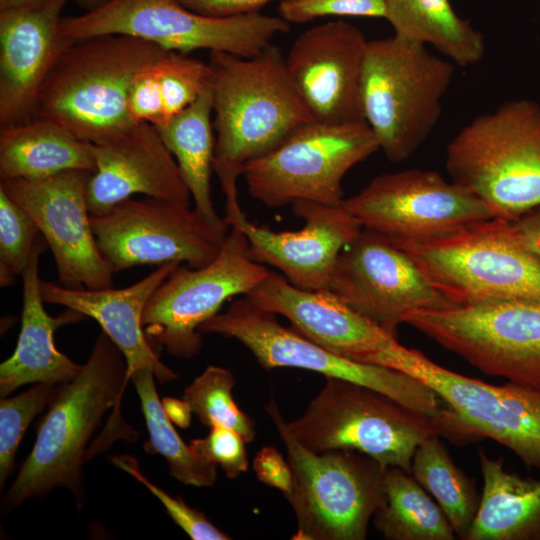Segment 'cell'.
Listing matches in <instances>:
<instances>
[{
    "label": "cell",
    "mask_w": 540,
    "mask_h": 540,
    "mask_svg": "<svg viewBox=\"0 0 540 540\" xmlns=\"http://www.w3.org/2000/svg\"><path fill=\"white\" fill-rule=\"evenodd\" d=\"M208 63L168 51L136 77L131 98L137 111L155 127L167 124L209 87Z\"/></svg>",
    "instance_id": "cell-30"
},
{
    "label": "cell",
    "mask_w": 540,
    "mask_h": 540,
    "mask_svg": "<svg viewBox=\"0 0 540 540\" xmlns=\"http://www.w3.org/2000/svg\"><path fill=\"white\" fill-rule=\"evenodd\" d=\"M92 173L72 169L43 178L0 182V189L37 225L52 251L59 284L70 289L113 287V273L99 251L88 209Z\"/></svg>",
    "instance_id": "cell-17"
},
{
    "label": "cell",
    "mask_w": 540,
    "mask_h": 540,
    "mask_svg": "<svg viewBox=\"0 0 540 540\" xmlns=\"http://www.w3.org/2000/svg\"><path fill=\"white\" fill-rule=\"evenodd\" d=\"M328 291L394 337L409 313L453 306L403 250L366 228L340 253Z\"/></svg>",
    "instance_id": "cell-18"
},
{
    "label": "cell",
    "mask_w": 540,
    "mask_h": 540,
    "mask_svg": "<svg viewBox=\"0 0 540 540\" xmlns=\"http://www.w3.org/2000/svg\"><path fill=\"white\" fill-rule=\"evenodd\" d=\"M112 463L143 484L164 506L173 521L193 540H228L231 537L219 530L200 511L188 506L181 497H172L150 482L141 472L136 458L120 455L111 458Z\"/></svg>",
    "instance_id": "cell-37"
},
{
    "label": "cell",
    "mask_w": 540,
    "mask_h": 540,
    "mask_svg": "<svg viewBox=\"0 0 540 540\" xmlns=\"http://www.w3.org/2000/svg\"><path fill=\"white\" fill-rule=\"evenodd\" d=\"M380 361L423 382L446 403L436 417L441 436L462 444L489 438L511 450L527 468L540 469V390L469 378L399 342Z\"/></svg>",
    "instance_id": "cell-7"
},
{
    "label": "cell",
    "mask_w": 540,
    "mask_h": 540,
    "mask_svg": "<svg viewBox=\"0 0 540 540\" xmlns=\"http://www.w3.org/2000/svg\"><path fill=\"white\" fill-rule=\"evenodd\" d=\"M154 378L150 369L136 370L130 376L149 433L145 450L162 455L170 475L181 483L196 487L213 486L217 480V465L200 456L178 435L159 399Z\"/></svg>",
    "instance_id": "cell-33"
},
{
    "label": "cell",
    "mask_w": 540,
    "mask_h": 540,
    "mask_svg": "<svg viewBox=\"0 0 540 540\" xmlns=\"http://www.w3.org/2000/svg\"><path fill=\"white\" fill-rule=\"evenodd\" d=\"M167 52L122 34L71 42L41 88L34 117L52 120L90 143L114 137L136 123L128 111L134 79Z\"/></svg>",
    "instance_id": "cell-3"
},
{
    "label": "cell",
    "mask_w": 540,
    "mask_h": 540,
    "mask_svg": "<svg viewBox=\"0 0 540 540\" xmlns=\"http://www.w3.org/2000/svg\"><path fill=\"white\" fill-rule=\"evenodd\" d=\"M91 145L96 170L87 187L90 215H100L136 194L191 206L177 162L152 124L136 122Z\"/></svg>",
    "instance_id": "cell-21"
},
{
    "label": "cell",
    "mask_w": 540,
    "mask_h": 540,
    "mask_svg": "<svg viewBox=\"0 0 540 540\" xmlns=\"http://www.w3.org/2000/svg\"><path fill=\"white\" fill-rule=\"evenodd\" d=\"M404 323L485 374L540 390V300L416 310Z\"/></svg>",
    "instance_id": "cell-12"
},
{
    "label": "cell",
    "mask_w": 540,
    "mask_h": 540,
    "mask_svg": "<svg viewBox=\"0 0 540 540\" xmlns=\"http://www.w3.org/2000/svg\"><path fill=\"white\" fill-rule=\"evenodd\" d=\"M60 384L36 383L14 397L0 401V487L14 468L18 446L32 422L56 397Z\"/></svg>",
    "instance_id": "cell-35"
},
{
    "label": "cell",
    "mask_w": 540,
    "mask_h": 540,
    "mask_svg": "<svg viewBox=\"0 0 540 540\" xmlns=\"http://www.w3.org/2000/svg\"><path fill=\"white\" fill-rule=\"evenodd\" d=\"M325 384L306 410L286 425L296 440L313 452L351 450L384 467L408 472L417 447L441 436L436 417L395 401L369 387L325 377Z\"/></svg>",
    "instance_id": "cell-8"
},
{
    "label": "cell",
    "mask_w": 540,
    "mask_h": 540,
    "mask_svg": "<svg viewBox=\"0 0 540 540\" xmlns=\"http://www.w3.org/2000/svg\"><path fill=\"white\" fill-rule=\"evenodd\" d=\"M170 420L181 427L190 425L191 410L189 405L182 399L166 398L162 402Z\"/></svg>",
    "instance_id": "cell-43"
},
{
    "label": "cell",
    "mask_w": 540,
    "mask_h": 540,
    "mask_svg": "<svg viewBox=\"0 0 540 540\" xmlns=\"http://www.w3.org/2000/svg\"><path fill=\"white\" fill-rule=\"evenodd\" d=\"M287 450L292 483L284 494L296 519L297 540H364L384 502L383 465L351 450L313 452L286 425L274 398L265 406Z\"/></svg>",
    "instance_id": "cell-6"
},
{
    "label": "cell",
    "mask_w": 540,
    "mask_h": 540,
    "mask_svg": "<svg viewBox=\"0 0 540 540\" xmlns=\"http://www.w3.org/2000/svg\"><path fill=\"white\" fill-rule=\"evenodd\" d=\"M445 167L494 218L513 221L539 208L540 104L509 100L476 116L448 143Z\"/></svg>",
    "instance_id": "cell-4"
},
{
    "label": "cell",
    "mask_w": 540,
    "mask_h": 540,
    "mask_svg": "<svg viewBox=\"0 0 540 540\" xmlns=\"http://www.w3.org/2000/svg\"><path fill=\"white\" fill-rule=\"evenodd\" d=\"M45 243L44 238L37 239L29 263L22 273L21 330L13 354L0 365L1 398L25 384L68 382L77 375L82 366L55 347L54 332L59 327L78 322L86 316L68 308L55 317L46 312L38 270Z\"/></svg>",
    "instance_id": "cell-25"
},
{
    "label": "cell",
    "mask_w": 540,
    "mask_h": 540,
    "mask_svg": "<svg viewBox=\"0 0 540 540\" xmlns=\"http://www.w3.org/2000/svg\"><path fill=\"white\" fill-rule=\"evenodd\" d=\"M392 243L452 305L540 300V258L508 236L503 219L479 221L438 237Z\"/></svg>",
    "instance_id": "cell-10"
},
{
    "label": "cell",
    "mask_w": 540,
    "mask_h": 540,
    "mask_svg": "<svg viewBox=\"0 0 540 540\" xmlns=\"http://www.w3.org/2000/svg\"><path fill=\"white\" fill-rule=\"evenodd\" d=\"M215 136L213 172L225 195V219L242 212L237 181L244 166L314 121L288 73L279 46L253 57L210 51Z\"/></svg>",
    "instance_id": "cell-1"
},
{
    "label": "cell",
    "mask_w": 540,
    "mask_h": 540,
    "mask_svg": "<svg viewBox=\"0 0 540 540\" xmlns=\"http://www.w3.org/2000/svg\"><path fill=\"white\" fill-rule=\"evenodd\" d=\"M79 7L85 9L86 11L93 10L101 5H103L108 0H73Z\"/></svg>",
    "instance_id": "cell-45"
},
{
    "label": "cell",
    "mask_w": 540,
    "mask_h": 540,
    "mask_svg": "<svg viewBox=\"0 0 540 540\" xmlns=\"http://www.w3.org/2000/svg\"><path fill=\"white\" fill-rule=\"evenodd\" d=\"M269 273L249 257L243 232L231 226L214 260L199 268L179 264L154 291L142 315L151 346L194 358L202 349L199 327L233 296H247Z\"/></svg>",
    "instance_id": "cell-14"
},
{
    "label": "cell",
    "mask_w": 540,
    "mask_h": 540,
    "mask_svg": "<svg viewBox=\"0 0 540 540\" xmlns=\"http://www.w3.org/2000/svg\"><path fill=\"white\" fill-rule=\"evenodd\" d=\"M67 2L0 11V127L34 117L41 88L69 44L59 33Z\"/></svg>",
    "instance_id": "cell-23"
},
{
    "label": "cell",
    "mask_w": 540,
    "mask_h": 540,
    "mask_svg": "<svg viewBox=\"0 0 540 540\" xmlns=\"http://www.w3.org/2000/svg\"><path fill=\"white\" fill-rule=\"evenodd\" d=\"M455 64L399 36L368 41L362 74L364 121L393 163L409 159L436 127Z\"/></svg>",
    "instance_id": "cell-5"
},
{
    "label": "cell",
    "mask_w": 540,
    "mask_h": 540,
    "mask_svg": "<svg viewBox=\"0 0 540 540\" xmlns=\"http://www.w3.org/2000/svg\"><path fill=\"white\" fill-rule=\"evenodd\" d=\"M342 205L391 242L446 235L494 218L480 198L439 172L406 169L373 178Z\"/></svg>",
    "instance_id": "cell-15"
},
{
    "label": "cell",
    "mask_w": 540,
    "mask_h": 540,
    "mask_svg": "<svg viewBox=\"0 0 540 540\" xmlns=\"http://www.w3.org/2000/svg\"><path fill=\"white\" fill-rule=\"evenodd\" d=\"M48 1L50 0H0V11L36 7Z\"/></svg>",
    "instance_id": "cell-44"
},
{
    "label": "cell",
    "mask_w": 540,
    "mask_h": 540,
    "mask_svg": "<svg viewBox=\"0 0 540 540\" xmlns=\"http://www.w3.org/2000/svg\"><path fill=\"white\" fill-rule=\"evenodd\" d=\"M385 19L394 35L431 45L460 67L478 64L485 41L471 22L460 17L449 0H383Z\"/></svg>",
    "instance_id": "cell-29"
},
{
    "label": "cell",
    "mask_w": 540,
    "mask_h": 540,
    "mask_svg": "<svg viewBox=\"0 0 540 540\" xmlns=\"http://www.w3.org/2000/svg\"><path fill=\"white\" fill-rule=\"evenodd\" d=\"M211 116L212 99L208 87L192 105L156 129L177 162L194 210L208 226L226 236L230 226L217 214L211 196L215 150Z\"/></svg>",
    "instance_id": "cell-28"
},
{
    "label": "cell",
    "mask_w": 540,
    "mask_h": 540,
    "mask_svg": "<svg viewBox=\"0 0 540 540\" xmlns=\"http://www.w3.org/2000/svg\"><path fill=\"white\" fill-rule=\"evenodd\" d=\"M290 31L280 16L260 12L210 17L196 13L177 0H108L79 16H65L59 25L67 43L107 34H122L154 43L165 50L188 55L208 49L253 57Z\"/></svg>",
    "instance_id": "cell-9"
},
{
    "label": "cell",
    "mask_w": 540,
    "mask_h": 540,
    "mask_svg": "<svg viewBox=\"0 0 540 540\" xmlns=\"http://www.w3.org/2000/svg\"><path fill=\"white\" fill-rule=\"evenodd\" d=\"M130 380L127 361L102 330L80 371L60 384L37 427L34 446L1 502L7 512L32 498L66 488L80 505L87 445L110 409L119 410Z\"/></svg>",
    "instance_id": "cell-2"
},
{
    "label": "cell",
    "mask_w": 540,
    "mask_h": 540,
    "mask_svg": "<svg viewBox=\"0 0 540 540\" xmlns=\"http://www.w3.org/2000/svg\"><path fill=\"white\" fill-rule=\"evenodd\" d=\"M246 443L235 430L214 426L206 437L193 439L189 445L200 456L219 465L228 478L235 479L248 470Z\"/></svg>",
    "instance_id": "cell-39"
},
{
    "label": "cell",
    "mask_w": 540,
    "mask_h": 540,
    "mask_svg": "<svg viewBox=\"0 0 540 540\" xmlns=\"http://www.w3.org/2000/svg\"><path fill=\"white\" fill-rule=\"evenodd\" d=\"M234 385L230 370L210 365L185 388L182 399L203 425L233 429L247 443L252 442L256 434L255 422L235 402Z\"/></svg>",
    "instance_id": "cell-34"
},
{
    "label": "cell",
    "mask_w": 540,
    "mask_h": 540,
    "mask_svg": "<svg viewBox=\"0 0 540 540\" xmlns=\"http://www.w3.org/2000/svg\"><path fill=\"white\" fill-rule=\"evenodd\" d=\"M292 211L305 223L298 231L275 232L256 226L243 211L229 225L243 232L253 261L277 268L297 288L328 290L340 253L363 227L343 205L296 201Z\"/></svg>",
    "instance_id": "cell-20"
},
{
    "label": "cell",
    "mask_w": 540,
    "mask_h": 540,
    "mask_svg": "<svg viewBox=\"0 0 540 540\" xmlns=\"http://www.w3.org/2000/svg\"><path fill=\"white\" fill-rule=\"evenodd\" d=\"M483 490L464 540H540V480L505 469L478 451Z\"/></svg>",
    "instance_id": "cell-26"
},
{
    "label": "cell",
    "mask_w": 540,
    "mask_h": 540,
    "mask_svg": "<svg viewBox=\"0 0 540 540\" xmlns=\"http://www.w3.org/2000/svg\"><path fill=\"white\" fill-rule=\"evenodd\" d=\"M95 172L90 142L56 122L34 117L0 127V180L43 178L65 170Z\"/></svg>",
    "instance_id": "cell-27"
},
{
    "label": "cell",
    "mask_w": 540,
    "mask_h": 540,
    "mask_svg": "<svg viewBox=\"0 0 540 540\" xmlns=\"http://www.w3.org/2000/svg\"><path fill=\"white\" fill-rule=\"evenodd\" d=\"M278 10L289 23H306L325 16L385 18L383 0H281Z\"/></svg>",
    "instance_id": "cell-38"
},
{
    "label": "cell",
    "mask_w": 540,
    "mask_h": 540,
    "mask_svg": "<svg viewBox=\"0 0 540 540\" xmlns=\"http://www.w3.org/2000/svg\"><path fill=\"white\" fill-rule=\"evenodd\" d=\"M246 297L259 308L287 318L313 342L354 361L378 365L398 342L330 291L297 288L280 273L270 271Z\"/></svg>",
    "instance_id": "cell-22"
},
{
    "label": "cell",
    "mask_w": 540,
    "mask_h": 540,
    "mask_svg": "<svg viewBox=\"0 0 540 540\" xmlns=\"http://www.w3.org/2000/svg\"><path fill=\"white\" fill-rule=\"evenodd\" d=\"M186 8L210 17H233L259 12L273 0H177Z\"/></svg>",
    "instance_id": "cell-41"
},
{
    "label": "cell",
    "mask_w": 540,
    "mask_h": 540,
    "mask_svg": "<svg viewBox=\"0 0 540 540\" xmlns=\"http://www.w3.org/2000/svg\"><path fill=\"white\" fill-rule=\"evenodd\" d=\"M368 40L356 26L330 21L301 33L285 62L302 101L315 121L365 122L362 74Z\"/></svg>",
    "instance_id": "cell-19"
},
{
    "label": "cell",
    "mask_w": 540,
    "mask_h": 540,
    "mask_svg": "<svg viewBox=\"0 0 540 540\" xmlns=\"http://www.w3.org/2000/svg\"><path fill=\"white\" fill-rule=\"evenodd\" d=\"M504 228L514 242L540 258V207L516 220H504Z\"/></svg>",
    "instance_id": "cell-42"
},
{
    "label": "cell",
    "mask_w": 540,
    "mask_h": 540,
    "mask_svg": "<svg viewBox=\"0 0 540 540\" xmlns=\"http://www.w3.org/2000/svg\"><path fill=\"white\" fill-rule=\"evenodd\" d=\"M199 332L238 340L265 369L300 368L350 381L431 417H437L442 409L439 397L423 382L399 370L338 355L293 327H285L276 314L259 308L247 297L234 300L225 311L204 322Z\"/></svg>",
    "instance_id": "cell-13"
},
{
    "label": "cell",
    "mask_w": 540,
    "mask_h": 540,
    "mask_svg": "<svg viewBox=\"0 0 540 540\" xmlns=\"http://www.w3.org/2000/svg\"><path fill=\"white\" fill-rule=\"evenodd\" d=\"M379 150L366 122L311 121L243 170L250 196L269 208L296 201L340 206L347 172Z\"/></svg>",
    "instance_id": "cell-11"
},
{
    "label": "cell",
    "mask_w": 540,
    "mask_h": 540,
    "mask_svg": "<svg viewBox=\"0 0 540 540\" xmlns=\"http://www.w3.org/2000/svg\"><path fill=\"white\" fill-rule=\"evenodd\" d=\"M91 225L112 273L169 262L199 268L215 259L226 237L191 206L148 196L130 197L91 215Z\"/></svg>",
    "instance_id": "cell-16"
},
{
    "label": "cell",
    "mask_w": 540,
    "mask_h": 540,
    "mask_svg": "<svg viewBox=\"0 0 540 540\" xmlns=\"http://www.w3.org/2000/svg\"><path fill=\"white\" fill-rule=\"evenodd\" d=\"M439 437L432 435L417 447L410 473L434 498L456 536L465 539L481 496L474 480L456 466Z\"/></svg>",
    "instance_id": "cell-32"
},
{
    "label": "cell",
    "mask_w": 540,
    "mask_h": 540,
    "mask_svg": "<svg viewBox=\"0 0 540 540\" xmlns=\"http://www.w3.org/2000/svg\"><path fill=\"white\" fill-rule=\"evenodd\" d=\"M28 213L0 189V285L7 287L22 275L39 238Z\"/></svg>",
    "instance_id": "cell-36"
},
{
    "label": "cell",
    "mask_w": 540,
    "mask_h": 540,
    "mask_svg": "<svg viewBox=\"0 0 540 540\" xmlns=\"http://www.w3.org/2000/svg\"><path fill=\"white\" fill-rule=\"evenodd\" d=\"M383 504L373 516L387 540H454L456 533L430 494L400 467H386Z\"/></svg>",
    "instance_id": "cell-31"
},
{
    "label": "cell",
    "mask_w": 540,
    "mask_h": 540,
    "mask_svg": "<svg viewBox=\"0 0 540 540\" xmlns=\"http://www.w3.org/2000/svg\"><path fill=\"white\" fill-rule=\"evenodd\" d=\"M179 264L158 266L143 279L120 289L77 290L41 280V295L45 303L61 305L96 320L123 353L129 377L136 370L150 369L161 384L169 383L179 376L160 361L144 332L142 315L154 291Z\"/></svg>",
    "instance_id": "cell-24"
},
{
    "label": "cell",
    "mask_w": 540,
    "mask_h": 540,
    "mask_svg": "<svg viewBox=\"0 0 540 540\" xmlns=\"http://www.w3.org/2000/svg\"><path fill=\"white\" fill-rule=\"evenodd\" d=\"M254 472L262 483L286 494L292 483V474L288 461L273 446H264L253 461Z\"/></svg>",
    "instance_id": "cell-40"
}]
</instances>
